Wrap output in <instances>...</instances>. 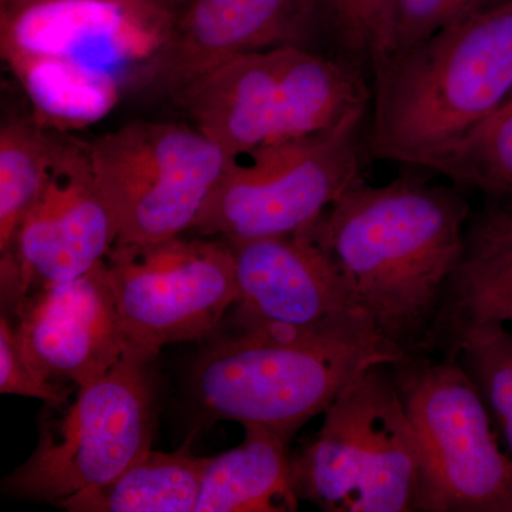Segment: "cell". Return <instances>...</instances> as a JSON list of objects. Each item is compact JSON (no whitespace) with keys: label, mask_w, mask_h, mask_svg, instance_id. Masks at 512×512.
Listing matches in <instances>:
<instances>
[{"label":"cell","mask_w":512,"mask_h":512,"mask_svg":"<svg viewBox=\"0 0 512 512\" xmlns=\"http://www.w3.org/2000/svg\"><path fill=\"white\" fill-rule=\"evenodd\" d=\"M470 205L457 185L402 175L350 187L313 227L356 302L404 353L419 352L460 264Z\"/></svg>","instance_id":"6da1fadb"},{"label":"cell","mask_w":512,"mask_h":512,"mask_svg":"<svg viewBox=\"0 0 512 512\" xmlns=\"http://www.w3.org/2000/svg\"><path fill=\"white\" fill-rule=\"evenodd\" d=\"M406 355L365 311L301 332H225L192 363L188 393L198 424H256L289 441L369 367Z\"/></svg>","instance_id":"7a4b0ae2"},{"label":"cell","mask_w":512,"mask_h":512,"mask_svg":"<svg viewBox=\"0 0 512 512\" xmlns=\"http://www.w3.org/2000/svg\"><path fill=\"white\" fill-rule=\"evenodd\" d=\"M367 151L430 170L512 93V0L493 3L372 73Z\"/></svg>","instance_id":"3957f363"},{"label":"cell","mask_w":512,"mask_h":512,"mask_svg":"<svg viewBox=\"0 0 512 512\" xmlns=\"http://www.w3.org/2000/svg\"><path fill=\"white\" fill-rule=\"evenodd\" d=\"M175 103L229 157L338 126L372 103L367 73L339 56L285 45L242 53L200 74Z\"/></svg>","instance_id":"277c9868"},{"label":"cell","mask_w":512,"mask_h":512,"mask_svg":"<svg viewBox=\"0 0 512 512\" xmlns=\"http://www.w3.org/2000/svg\"><path fill=\"white\" fill-rule=\"evenodd\" d=\"M291 468L299 500L322 511H416L419 448L393 363L369 367L342 390Z\"/></svg>","instance_id":"5b68a950"},{"label":"cell","mask_w":512,"mask_h":512,"mask_svg":"<svg viewBox=\"0 0 512 512\" xmlns=\"http://www.w3.org/2000/svg\"><path fill=\"white\" fill-rule=\"evenodd\" d=\"M157 353L130 345L106 375L77 387L60 406L46 404L32 456L2 483L9 497L60 501L110 483L153 450Z\"/></svg>","instance_id":"8992f818"},{"label":"cell","mask_w":512,"mask_h":512,"mask_svg":"<svg viewBox=\"0 0 512 512\" xmlns=\"http://www.w3.org/2000/svg\"><path fill=\"white\" fill-rule=\"evenodd\" d=\"M393 375L419 448V512H512V457L456 357L406 353Z\"/></svg>","instance_id":"52a82bcc"},{"label":"cell","mask_w":512,"mask_h":512,"mask_svg":"<svg viewBox=\"0 0 512 512\" xmlns=\"http://www.w3.org/2000/svg\"><path fill=\"white\" fill-rule=\"evenodd\" d=\"M366 114L315 136L229 157L190 232L244 241L311 229L363 180L359 133Z\"/></svg>","instance_id":"ba28073f"},{"label":"cell","mask_w":512,"mask_h":512,"mask_svg":"<svg viewBox=\"0 0 512 512\" xmlns=\"http://www.w3.org/2000/svg\"><path fill=\"white\" fill-rule=\"evenodd\" d=\"M87 147L117 245L134 247L190 232L229 160L197 127L175 121H131Z\"/></svg>","instance_id":"9c48e42d"},{"label":"cell","mask_w":512,"mask_h":512,"mask_svg":"<svg viewBox=\"0 0 512 512\" xmlns=\"http://www.w3.org/2000/svg\"><path fill=\"white\" fill-rule=\"evenodd\" d=\"M110 281L128 342L150 352L217 335L239 298L231 245L175 237L146 247L114 245Z\"/></svg>","instance_id":"30bf717a"},{"label":"cell","mask_w":512,"mask_h":512,"mask_svg":"<svg viewBox=\"0 0 512 512\" xmlns=\"http://www.w3.org/2000/svg\"><path fill=\"white\" fill-rule=\"evenodd\" d=\"M119 232L101 194L87 143L57 131L42 192L0 258L8 312L39 286L72 281L106 261Z\"/></svg>","instance_id":"8fae6325"},{"label":"cell","mask_w":512,"mask_h":512,"mask_svg":"<svg viewBox=\"0 0 512 512\" xmlns=\"http://www.w3.org/2000/svg\"><path fill=\"white\" fill-rule=\"evenodd\" d=\"M177 18L140 0H0L2 56L63 57L116 73L156 55Z\"/></svg>","instance_id":"7c38bea8"},{"label":"cell","mask_w":512,"mask_h":512,"mask_svg":"<svg viewBox=\"0 0 512 512\" xmlns=\"http://www.w3.org/2000/svg\"><path fill=\"white\" fill-rule=\"evenodd\" d=\"M313 227L284 237L225 239L239 289L228 332H301L363 311Z\"/></svg>","instance_id":"4fadbf2b"},{"label":"cell","mask_w":512,"mask_h":512,"mask_svg":"<svg viewBox=\"0 0 512 512\" xmlns=\"http://www.w3.org/2000/svg\"><path fill=\"white\" fill-rule=\"evenodd\" d=\"M20 349L43 379L76 387L116 365L130 345L107 261L79 278L30 291L10 309Z\"/></svg>","instance_id":"5bb4252c"},{"label":"cell","mask_w":512,"mask_h":512,"mask_svg":"<svg viewBox=\"0 0 512 512\" xmlns=\"http://www.w3.org/2000/svg\"><path fill=\"white\" fill-rule=\"evenodd\" d=\"M318 35V0H190L164 45L140 67V82L174 97L229 57L308 46Z\"/></svg>","instance_id":"9a60e30c"},{"label":"cell","mask_w":512,"mask_h":512,"mask_svg":"<svg viewBox=\"0 0 512 512\" xmlns=\"http://www.w3.org/2000/svg\"><path fill=\"white\" fill-rule=\"evenodd\" d=\"M511 313L512 205L488 201L471 214L463 256L421 350L451 356L470 330L505 325Z\"/></svg>","instance_id":"2e32d148"},{"label":"cell","mask_w":512,"mask_h":512,"mask_svg":"<svg viewBox=\"0 0 512 512\" xmlns=\"http://www.w3.org/2000/svg\"><path fill=\"white\" fill-rule=\"evenodd\" d=\"M288 444L272 430L245 424L241 444L208 461L194 512L298 510Z\"/></svg>","instance_id":"e0dca14e"},{"label":"cell","mask_w":512,"mask_h":512,"mask_svg":"<svg viewBox=\"0 0 512 512\" xmlns=\"http://www.w3.org/2000/svg\"><path fill=\"white\" fill-rule=\"evenodd\" d=\"M171 453L148 451L119 477L56 504L70 512H194L210 458L191 453V441Z\"/></svg>","instance_id":"ac0fdd59"},{"label":"cell","mask_w":512,"mask_h":512,"mask_svg":"<svg viewBox=\"0 0 512 512\" xmlns=\"http://www.w3.org/2000/svg\"><path fill=\"white\" fill-rule=\"evenodd\" d=\"M28 94L35 119L52 130H76L104 119L120 99L116 73L63 57L6 55Z\"/></svg>","instance_id":"d6986e66"},{"label":"cell","mask_w":512,"mask_h":512,"mask_svg":"<svg viewBox=\"0 0 512 512\" xmlns=\"http://www.w3.org/2000/svg\"><path fill=\"white\" fill-rule=\"evenodd\" d=\"M57 130L36 119H10L0 128V254L13 247L19 228L46 183Z\"/></svg>","instance_id":"ffe728a7"},{"label":"cell","mask_w":512,"mask_h":512,"mask_svg":"<svg viewBox=\"0 0 512 512\" xmlns=\"http://www.w3.org/2000/svg\"><path fill=\"white\" fill-rule=\"evenodd\" d=\"M430 171L488 201L512 197V93L480 126L461 138Z\"/></svg>","instance_id":"44dd1931"},{"label":"cell","mask_w":512,"mask_h":512,"mask_svg":"<svg viewBox=\"0 0 512 512\" xmlns=\"http://www.w3.org/2000/svg\"><path fill=\"white\" fill-rule=\"evenodd\" d=\"M400 0H318L319 35L328 36L338 56L369 72L393 52Z\"/></svg>","instance_id":"7402d4cb"},{"label":"cell","mask_w":512,"mask_h":512,"mask_svg":"<svg viewBox=\"0 0 512 512\" xmlns=\"http://www.w3.org/2000/svg\"><path fill=\"white\" fill-rule=\"evenodd\" d=\"M477 384L491 416L500 427L512 457V332L505 325L470 330L453 355Z\"/></svg>","instance_id":"603a6c76"},{"label":"cell","mask_w":512,"mask_h":512,"mask_svg":"<svg viewBox=\"0 0 512 512\" xmlns=\"http://www.w3.org/2000/svg\"><path fill=\"white\" fill-rule=\"evenodd\" d=\"M77 387L43 379L20 349L15 323L8 313L0 318V393L42 400L50 406L69 402Z\"/></svg>","instance_id":"cb8c5ba5"},{"label":"cell","mask_w":512,"mask_h":512,"mask_svg":"<svg viewBox=\"0 0 512 512\" xmlns=\"http://www.w3.org/2000/svg\"><path fill=\"white\" fill-rule=\"evenodd\" d=\"M490 5L491 0H400L394 23L392 55Z\"/></svg>","instance_id":"d4e9b609"},{"label":"cell","mask_w":512,"mask_h":512,"mask_svg":"<svg viewBox=\"0 0 512 512\" xmlns=\"http://www.w3.org/2000/svg\"><path fill=\"white\" fill-rule=\"evenodd\" d=\"M140 2L148 3V5L157 6V8L167 10V12L180 15L190 0H140Z\"/></svg>","instance_id":"484cf974"},{"label":"cell","mask_w":512,"mask_h":512,"mask_svg":"<svg viewBox=\"0 0 512 512\" xmlns=\"http://www.w3.org/2000/svg\"><path fill=\"white\" fill-rule=\"evenodd\" d=\"M505 323H512V313L508 316L507 320H505Z\"/></svg>","instance_id":"4316f807"},{"label":"cell","mask_w":512,"mask_h":512,"mask_svg":"<svg viewBox=\"0 0 512 512\" xmlns=\"http://www.w3.org/2000/svg\"><path fill=\"white\" fill-rule=\"evenodd\" d=\"M498 2H503V0H491V5H493V3H498Z\"/></svg>","instance_id":"83f0119b"}]
</instances>
